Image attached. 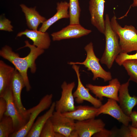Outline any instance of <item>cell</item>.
<instances>
[{
  "mask_svg": "<svg viewBox=\"0 0 137 137\" xmlns=\"http://www.w3.org/2000/svg\"><path fill=\"white\" fill-rule=\"evenodd\" d=\"M25 43V45L19 49L25 47L30 49V52L26 56L20 57L18 54L13 51L12 48L8 45H5L0 50V55L14 65L22 76L26 90L28 92L31 87L28 76V70L30 68L31 73H35L36 70V60L44 53V50L30 44L27 40H26Z\"/></svg>",
  "mask_w": 137,
  "mask_h": 137,
  "instance_id": "cell-1",
  "label": "cell"
},
{
  "mask_svg": "<svg viewBox=\"0 0 137 137\" xmlns=\"http://www.w3.org/2000/svg\"><path fill=\"white\" fill-rule=\"evenodd\" d=\"M105 20V28L104 34L105 38V45L100 61L110 69L117 56L121 53V50L119 36L111 27L108 14L106 15Z\"/></svg>",
  "mask_w": 137,
  "mask_h": 137,
  "instance_id": "cell-2",
  "label": "cell"
},
{
  "mask_svg": "<svg viewBox=\"0 0 137 137\" xmlns=\"http://www.w3.org/2000/svg\"><path fill=\"white\" fill-rule=\"evenodd\" d=\"M113 30L118 35L121 53H128L137 51V30L132 25L122 27L118 23L115 15L110 20Z\"/></svg>",
  "mask_w": 137,
  "mask_h": 137,
  "instance_id": "cell-3",
  "label": "cell"
},
{
  "mask_svg": "<svg viewBox=\"0 0 137 137\" xmlns=\"http://www.w3.org/2000/svg\"><path fill=\"white\" fill-rule=\"evenodd\" d=\"M87 53L85 60L82 62H71L69 64H81L84 65L90 71L93 75V80H95L98 78L102 79L104 82L109 81L112 79L111 73L105 70L100 65L99 59L96 56L94 51L93 43L91 42L85 46L84 48Z\"/></svg>",
  "mask_w": 137,
  "mask_h": 137,
  "instance_id": "cell-4",
  "label": "cell"
},
{
  "mask_svg": "<svg viewBox=\"0 0 137 137\" xmlns=\"http://www.w3.org/2000/svg\"><path fill=\"white\" fill-rule=\"evenodd\" d=\"M53 96L52 94L45 95L37 105L28 109L29 117L26 124L19 130L10 134L9 137H26L38 116L51 105Z\"/></svg>",
  "mask_w": 137,
  "mask_h": 137,
  "instance_id": "cell-5",
  "label": "cell"
},
{
  "mask_svg": "<svg viewBox=\"0 0 137 137\" xmlns=\"http://www.w3.org/2000/svg\"><path fill=\"white\" fill-rule=\"evenodd\" d=\"M75 85L74 82L67 83L64 81L61 87L62 89L61 97L55 102L56 111L62 113L75 110L76 106L72 91Z\"/></svg>",
  "mask_w": 137,
  "mask_h": 137,
  "instance_id": "cell-6",
  "label": "cell"
},
{
  "mask_svg": "<svg viewBox=\"0 0 137 137\" xmlns=\"http://www.w3.org/2000/svg\"><path fill=\"white\" fill-rule=\"evenodd\" d=\"M121 84L117 78L109 81V84L105 86L93 85L91 84H86V87L94 94L96 98L101 100L103 97L118 101V93Z\"/></svg>",
  "mask_w": 137,
  "mask_h": 137,
  "instance_id": "cell-7",
  "label": "cell"
},
{
  "mask_svg": "<svg viewBox=\"0 0 137 137\" xmlns=\"http://www.w3.org/2000/svg\"><path fill=\"white\" fill-rule=\"evenodd\" d=\"M10 86L14 101L18 110L23 117L28 121L29 115L28 110L23 106L21 99L22 91L25 87V83L22 76L16 68L12 77Z\"/></svg>",
  "mask_w": 137,
  "mask_h": 137,
  "instance_id": "cell-8",
  "label": "cell"
},
{
  "mask_svg": "<svg viewBox=\"0 0 137 137\" xmlns=\"http://www.w3.org/2000/svg\"><path fill=\"white\" fill-rule=\"evenodd\" d=\"M6 100L7 109L4 114L10 116L13 121L15 132L23 127L27 121L24 118L18 110L15 104L10 86L2 97Z\"/></svg>",
  "mask_w": 137,
  "mask_h": 137,
  "instance_id": "cell-9",
  "label": "cell"
},
{
  "mask_svg": "<svg viewBox=\"0 0 137 137\" xmlns=\"http://www.w3.org/2000/svg\"><path fill=\"white\" fill-rule=\"evenodd\" d=\"M72 65V67L76 73L78 80L77 88L73 93L76 102L78 104H81L84 101H86L91 103L94 107L99 108L102 105L101 100L93 96L89 93V90L83 85L80 77L79 66L76 64Z\"/></svg>",
  "mask_w": 137,
  "mask_h": 137,
  "instance_id": "cell-10",
  "label": "cell"
},
{
  "mask_svg": "<svg viewBox=\"0 0 137 137\" xmlns=\"http://www.w3.org/2000/svg\"><path fill=\"white\" fill-rule=\"evenodd\" d=\"M117 102L114 99L109 98L105 104L98 108L97 116L101 114H108L123 125L128 126L129 123L131 122V118L124 113Z\"/></svg>",
  "mask_w": 137,
  "mask_h": 137,
  "instance_id": "cell-11",
  "label": "cell"
},
{
  "mask_svg": "<svg viewBox=\"0 0 137 137\" xmlns=\"http://www.w3.org/2000/svg\"><path fill=\"white\" fill-rule=\"evenodd\" d=\"M105 124L100 119L90 118L75 123V130L79 137H91L105 128Z\"/></svg>",
  "mask_w": 137,
  "mask_h": 137,
  "instance_id": "cell-12",
  "label": "cell"
},
{
  "mask_svg": "<svg viewBox=\"0 0 137 137\" xmlns=\"http://www.w3.org/2000/svg\"><path fill=\"white\" fill-rule=\"evenodd\" d=\"M105 2V0H90L89 7L91 24L103 34L105 28L104 18Z\"/></svg>",
  "mask_w": 137,
  "mask_h": 137,
  "instance_id": "cell-13",
  "label": "cell"
},
{
  "mask_svg": "<svg viewBox=\"0 0 137 137\" xmlns=\"http://www.w3.org/2000/svg\"><path fill=\"white\" fill-rule=\"evenodd\" d=\"M50 118L55 131L64 137H70L72 132L75 130L74 120L61 113L54 112Z\"/></svg>",
  "mask_w": 137,
  "mask_h": 137,
  "instance_id": "cell-14",
  "label": "cell"
},
{
  "mask_svg": "<svg viewBox=\"0 0 137 137\" xmlns=\"http://www.w3.org/2000/svg\"><path fill=\"white\" fill-rule=\"evenodd\" d=\"M91 30L85 28L80 24H69L60 30L51 34L53 41L65 39L78 38L87 35L92 32Z\"/></svg>",
  "mask_w": 137,
  "mask_h": 137,
  "instance_id": "cell-15",
  "label": "cell"
},
{
  "mask_svg": "<svg viewBox=\"0 0 137 137\" xmlns=\"http://www.w3.org/2000/svg\"><path fill=\"white\" fill-rule=\"evenodd\" d=\"M130 81L121 84L118 95L119 106L127 115L130 116L133 108L137 105V96H131L129 92L128 87Z\"/></svg>",
  "mask_w": 137,
  "mask_h": 137,
  "instance_id": "cell-16",
  "label": "cell"
},
{
  "mask_svg": "<svg viewBox=\"0 0 137 137\" xmlns=\"http://www.w3.org/2000/svg\"><path fill=\"white\" fill-rule=\"evenodd\" d=\"M23 35L26 36L31 40L33 42V45L40 49H47L50 45L51 40L47 32H43L39 30L26 29L18 33L17 37H21Z\"/></svg>",
  "mask_w": 137,
  "mask_h": 137,
  "instance_id": "cell-17",
  "label": "cell"
},
{
  "mask_svg": "<svg viewBox=\"0 0 137 137\" xmlns=\"http://www.w3.org/2000/svg\"><path fill=\"white\" fill-rule=\"evenodd\" d=\"M98 108L94 106L80 105L76 107L73 111L62 113L74 120L82 121L95 118L97 116Z\"/></svg>",
  "mask_w": 137,
  "mask_h": 137,
  "instance_id": "cell-18",
  "label": "cell"
},
{
  "mask_svg": "<svg viewBox=\"0 0 137 137\" xmlns=\"http://www.w3.org/2000/svg\"><path fill=\"white\" fill-rule=\"evenodd\" d=\"M69 8V3L67 2L61 1L57 3L56 12L53 16L46 20L42 24L39 30L43 32H46L52 25L59 20L63 18H69L70 15L68 10Z\"/></svg>",
  "mask_w": 137,
  "mask_h": 137,
  "instance_id": "cell-19",
  "label": "cell"
},
{
  "mask_svg": "<svg viewBox=\"0 0 137 137\" xmlns=\"http://www.w3.org/2000/svg\"><path fill=\"white\" fill-rule=\"evenodd\" d=\"M20 6L25 14L27 26L30 29L37 30L39 25L46 20L44 17L36 10V7L29 8L23 4H21Z\"/></svg>",
  "mask_w": 137,
  "mask_h": 137,
  "instance_id": "cell-20",
  "label": "cell"
},
{
  "mask_svg": "<svg viewBox=\"0 0 137 137\" xmlns=\"http://www.w3.org/2000/svg\"><path fill=\"white\" fill-rule=\"evenodd\" d=\"M15 68L0 60V97H2L10 86Z\"/></svg>",
  "mask_w": 137,
  "mask_h": 137,
  "instance_id": "cell-21",
  "label": "cell"
},
{
  "mask_svg": "<svg viewBox=\"0 0 137 137\" xmlns=\"http://www.w3.org/2000/svg\"><path fill=\"white\" fill-rule=\"evenodd\" d=\"M55 109V102H53L49 109L44 114L38 117L26 137H40L41 133L47 121L52 115Z\"/></svg>",
  "mask_w": 137,
  "mask_h": 137,
  "instance_id": "cell-22",
  "label": "cell"
},
{
  "mask_svg": "<svg viewBox=\"0 0 137 137\" xmlns=\"http://www.w3.org/2000/svg\"><path fill=\"white\" fill-rule=\"evenodd\" d=\"M15 132L13 121L9 116L4 115L0 120V137H8Z\"/></svg>",
  "mask_w": 137,
  "mask_h": 137,
  "instance_id": "cell-23",
  "label": "cell"
},
{
  "mask_svg": "<svg viewBox=\"0 0 137 137\" xmlns=\"http://www.w3.org/2000/svg\"><path fill=\"white\" fill-rule=\"evenodd\" d=\"M70 24H80L81 9L79 0H69Z\"/></svg>",
  "mask_w": 137,
  "mask_h": 137,
  "instance_id": "cell-24",
  "label": "cell"
},
{
  "mask_svg": "<svg viewBox=\"0 0 137 137\" xmlns=\"http://www.w3.org/2000/svg\"><path fill=\"white\" fill-rule=\"evenodd\" d=\"M122 65L129 76V80L137 84V60H126L123 62Z\"/></svg>",
  "mask_w": 137,
  "mask_h": 137,
  "instance_id": "cell-25",
  "label": "cell"
},
{
  "mask_svg": "<svg viewBox=\"0 0 137 137\" xmlns=\"http://www.w3.org/2000/svg\"><path fill=\"white\" fill-rule=\"evenodd\" d=\"M56 134L50 118L47 121L43 128L40 137H56Z\"/></svg>",
  "mask_w": 137,
  "mask_h": 137,
  "instance_id": "cell-26",
  "label": "cell"
},
{
  "mask_svg": "<svg viewBox=\"0 0 137 137\" xmlns=\"http://www.w3.org/2000/svg\"><path fill=\"white\" fill-rule=\"evenodd\" d=\"M129 59L137 60V51L135 54L132 55L120 53L117 56L115 61L118 65L121 66L124 61Z\"/></svg>",
  "mask_w": 137,
  "mask_h": 137,
  "instance_id": "cell-27",
  "label": "cell"
},
{
  "mask_svg": "<svg viewBox=\"0 0 137 137\" xmlns=\"http://www.w3.org/2000/svg\"><path fill=\"white\" fill-rule=\"evenodd\" d=\"M11 21L5 18L0 19V30L8 32L13 31V27L11 24Z\"/></svg>",
  "mask_w": 137,
  "mask_h": 137,
  "instance_id": "cell-28",
  "label": "cell"
},
{
  "mask_svg": "<svg viewBox=\"0 0 137 137\" xmlns=\"http://www.w3.org/2000/svg\"><path fill=\"white\" fill-rule=\"evenodd\" d=\"M115 132L108 130L104 128L99 132L95 134L93 136L95 137H109L116 136Z\"/></svg>",
  "mask_w": 137,
  "mask_h": 137,
  "instance_id": "cell-29",
  "label": "cell"
},
{
  "mask_svg": "<svg viewBox=\"0 0 137 137\" xmlns=\"http://www.w3.org/2000/svg\"><path fill=\"white\" fill-rule=\"evenodd\" d=\"M7 109L6 101L3 97H0V120L4 116Z\"/></svg>",
  "mask_w": 137,
  "mask_h": 137,
  "instance_id": "cell-30",
  "label": "cell"
},
{
  "mask_svg": "<svg viewBox=\"0 0 137 137\" xmlns=\"http://www.w3.org/2000/svg\"><path fill=\"white\" fill-rule=\"evenodd\" d=\"M119 132L120 136L122 137H131L130 131L128 126L123 125Z\"/></svg>",
  "mask_w": 137,
  "mask_h": 137,
  "instance_id": "cell-31",
  "label": "cell"
},
{
  "mask_svg": "<svg viewBox=\"0 0 137 137\" xmlns=\"http://www.w3.org/2000/svg\"><path fill=\"white\" fill-rule=\"evenodd\" d=\"M129 116L131 119V125L133 126L137 122V112L135 111H132Z\"/></svg>",
  "mask_w": 137,
  "mask_h": 137,
  "instance_id": "cell-32",
  "label": "cell"
},
{
  "mask_svg": "<svg viewBox=\"0 0 137 137\" xmlns=\"http://www.w3.org/2000/svg\"><path fill=\"white\" fill-rule=\"evenodd\" d=\"M128 127L130 131L131 137H137V128L130 125Z\"/></svg>",
  "mask_w": 137,
  "mask_h": 137,
  "instance_id": "cell-33",
  "label": "cell"
},
{
  "mask_svg": "<svg viewBox=\"0 0 137 137\" xmlns=\"http://www.w3.org/2000/svg\"><path fill=\"white\" fill-rule=\"evenodd\" d=\"M133 2L132 4L130 5V8L131 7H134L137 6V0H133Z\"/></svg>",
  "mask_w": 137,
  "mask_h": 137,
  "instance_id": "cell-34",
  "label": "cell"
},
{
  "mask_svg": "<svg viewBox=\"0 0 137 137\" xmlns=\"http://www.w3.org/2000/svg\"><path fill=\"white\" fill-rule=\"evenodd\" d=\"M134 127L137 128V122H136L133 126Z\"/></svg>",
  "mask_w": 137,
  "mask_h": 137,
  "instance_id": "cell-35",
  "label": "cell"
}]
</instances>
